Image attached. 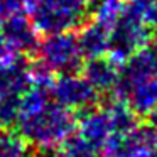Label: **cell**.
Returning a JSON list of instances; mask_svg holds the SVG:
<instances>
[{
    "label": "cell",
    "instance_id": "obj_6",
    "mask_svg": "<svg viewBox=\"0 0 157 157\" xmlns=\"http://www.w3.org/2000/svg\"><path fill=\"white\" fill-rule=\"evenodd\" d=\"M36 54L37 64L52 75L78 73L83 64V54L79 51L76 34L73 32L48 34L42 41H39Z\"/></svg>",
    "mask_w": 157,
    "mask_h": 157
},
{
    "label": "cell",
    "instance_id": "obj_21",
    "mask_svg": "<svg viewBox=\"0 0 157 157\" xmlns=\"http://www.w3.org/2000/svg\"><path fill=\"white\" fill-rule=\"evenodd\" d=\"M98 157H110V155H108V154H103V152H100V154H98Z\"/></svg>",
    "mask_w": 157,
    "mask_h": 157
},
{
    "label": "cell",
    "instance_id": "obj_8",
    "mask_svg": "<svg viewBox=\"0 0 157 157\" xmlns=\"http://www.w3.org/2000/svg\"><path fill=\"white\" fill-rule=\"evenodd\" d=\"M100 152L110 157H157V133L150 125H135L110 139Z\"/></svg>",
    "mask_w": 157,
    "mask_h": 157
},
{
    "label": "cell",
    "instance_id": "obj_3",
    "mask_svg": "<svg viewBox=\"0 0 157 157\" xmlns=\"http://www.w3.org/2000/svg\"><path fill=\"white\" fill-rule=\"evenodd\" d=\"M149 0H125L122 15L110 31L108 58L122 68L125 61L150 42V29L147 21Z\"/></svg>",
    "mask_w": 157,
    "mask_h": 157
},
{
    "label": "cell",
    "instance_id": "obj_7",
    "mask_svg": "<svg viewBox=\"0 0 157 157\" xmlns=\"http://www.w3.org/2000/svg\"><path fill=\"white\" fill-rule=\"evenodd\" d=\"M51 96L59 105L71 112H83L91 108L98 101V93L91 85L78 73L58 75L51 86Z\"/></svg>",
    "mask_w": 157,
    "mask_h": 157
},
{
    "label": "cell",
    "instance_id": "obj_16",
    "mask_svg": "<svg viewBox=\"0 0 157 157\" xmlns=\"http://www.w3.org/2000/svg\"><path fill=\"white\" fill-rule=\"evenodd\" d=\"M22 96H0V127H14L21 113Z\"/></svg>",
    "mask_w": 157,
    "mask_h": 157
},
{
    "label": "cell",
    "instance_id": "obj_13",
    "mask_svg": "<svg viewBox=\"0 0 157 157\" xmlns=\"http://www.w3.org/2000/svg\"><path fill=\"white\" fill-rule=\"evenodd\" d=\"M37 150L10 127H0V157H36Z\"/></svg>",
    "mask_w": 157,
    "mask_h": 157
},
{
    "label": "cell",
    "instance_id": "obj_12",
    "mask_svg": "<svg viewBox=\"0 0 157 157\" xmlns=\"http://www.w3.org/2000/svg\"><path fill=\"white\" fill-rule=\"evenodd\" d=\"M79 51L83 54V59H91L106 56L110 49V31L101 27L96 22H88L79 27V32L76 34Z\"/></svg>",
    "mask_w": 157,
    "mask_h": 157
},
{
    "label": "cell",
    "instance_id": "obj_1",
    "mask_svg": "<svg viewBox=\"0 0 157 157\" xmlns=\"http://www.w3.org/2000/svg\"><path fill=\"white\" fill-rule=\"evenodd\" d=\"M113 95L135 115L147 117L157 110V44L133 52L120 68Z\"/></svg>",
    "mask_w": 157,
    "mask_h": 157
},
{
    "label": "cell",
    "instance_id": "obj_15",
    "mask_svg": "<svg viewBox=\"0 0 157 157\" xmlns=\"http://www.w3.org/2000/svg\"><path fill=\"white\" fill-rule=\"evenodd\" d=\"M56 152L59 154V157H98V154H100L95 147H91L88 142H85L76 133L69 135L56 149Z\"/></svg>",
    "mask_w": 157,
    "mask_h": 157
},
{
    "label": "cell",
    "instance_id": "obj_2",
    "mask_svg": "<svg viewBox=\"0 0 157 157\" xmlns=\"http://www.w3.org/2000/svg\"><path fill=\"white\" fill-rule=\"evenodd\" d=\"M15 130L39 152L54 150L75 133L76 115L54 100L29 110H21Z\"/></svg>",
    "mask_w": 157,
    "mask_h": 157
},
{
    "label": "cell",
    "instance_id": "obj_10",
    "mask_svg": "<svg viewBox=\"0 0 157 157\" xmlns=\"http://www.w3.org/2000/svg\"><path fill=\"white\" fill-rule=\"evenodd\" d=\"M32 64L25 56L14 54L0 64V96H22L31 85Z\"/></svg>",
    "mask_w": 157,
    "mask_h": 157
},
{
    "label": "cell",
    "instance_id": "obj_11",
    "mask_svg": "<svg viewBox=\"0 0 157 157\" xmlns=\"http://www.w3.org/2000/svg\"><path fill=\"white\" fill-rule=\"evenodd\" d=\"M81 76L98 93H113L120 76V66L115 64L108 56L86 59L81 64Z\"/></svg>",
    "mask_w": 157,
    "mask_h": 157
},
{
    "label": "cell",
    "instance_id": "obj_9",
    "mask_svg": "<svg viewBox=\"0 0 157 157\" xmlns=\"http://www.w3.org/2000/svg\"><path fill=\"white\" fill-rule=\"evenodd\" d=\"M2 37H4L7 48L10 49L14 54H31L36 52V48L39 44L37 31L34 29V25L31 24L29 17L25 15V12H19V14L12 15L10 19L2 22Z\"/></svg>",
    "mask_w": 157,
    "mask_h": 157
},
{
    "label": "cell",
    "instance_id": "obj_17",
    "mask_svg": "<svg viewBox=\"0 0 157 157\" xmlns=\"http://www.w3.org/2000/svg\"><path fill=\"white\" fill-rule=\"evenodd\" d=\"M25 0H0V24L24 10Z\"/></svg>",
    "mask_w": 157,
    "mask_h": 157
},
{
    "label": "cell",
    "instance_id": "obj_4",
    "mask_svg": "<svg viewBox=\"0 0 157 157\" xmlns=\"http://www.w3.org/2000/svg\"><path fill=\"white\" fill-rule=\"evenodd\" d=\"M137 125L135 113L122 101H113L106 106H91L76 118L75 133L79 135L96 150H101L118 133H125Z\"/></svg>",
    "mask_w": 157,
    "mask_h": 157
},
{
    "label": "cell",
    "instance_id": "obj_18",
    "mask_svg": "<svg viewBox=\"0 0 157 157\" xmlns=\"http://www.w3.org/2000/svg\"><path fill=\"white\" fill-rule=\"evenodd\" d=\"M147 21H149L150 29L157 31V0H149V5H147Z\"/></svg>",
    "mask_w": 157,
    "mask_h": 157
},
{
    "label": "cell",
    "instance_id": "obj_19",
    "mask_svg": "<svg viewBox=\"0 0 157 157\" xmlns=\"http://www.w3.org/2000/svg\"><path fill=\"white\" fill-rule=\"evenodd\" d=\"M12 56H14V52L7 48L4 37H2V32H0V64H4V63L7 61L9 58H12Z\"/></svg>",
    "mask_w": 157,
    "mask_h": 157
},
{
    "label": "cell",
    "instance_id": "obj_5",
    "mask_svg": "<svg viewBox=\"0 0 157 157\" xmlns=\"http://www.w3.org/2000/svg\"><path fill=\"white\" fill-rule=\"evenodd\" d=\"M86 0H25L24 12L37 34L73 32L88 19Z\"/></svg>",
    "mask_w": 157,
    "mask_h": 157
},
{
    "label": "cell",
    "instance_id": "obj_14",
    "mask_svg": "<svg viewBox=\"0 0 157 157\" xmlns=\"http://www.w3.org/2000/svg\"><path fill=\"white\" fill-rule=\"evenodd\" d=\"M125 0H96L93 4V22L112 31L122 15Z\"/></svg>",
    "mask_w": 157,
    "mask_h": 157
},
{
    "label": "cell",
    "instance_id": "obj_20",
    "mask_svg": "<svg viewBox=\"0 0 157 157\" xmlns=\"http://www.w3.org/2000/svg\"><path fill=\"white\" fill-rule=\"evenodd\" d=\"M36 157H59V154L56 152V150H48V152L36 154Z\"/></svg>",
    "mask_w": 157,
    "mask_h": 157
}]
</instances>
